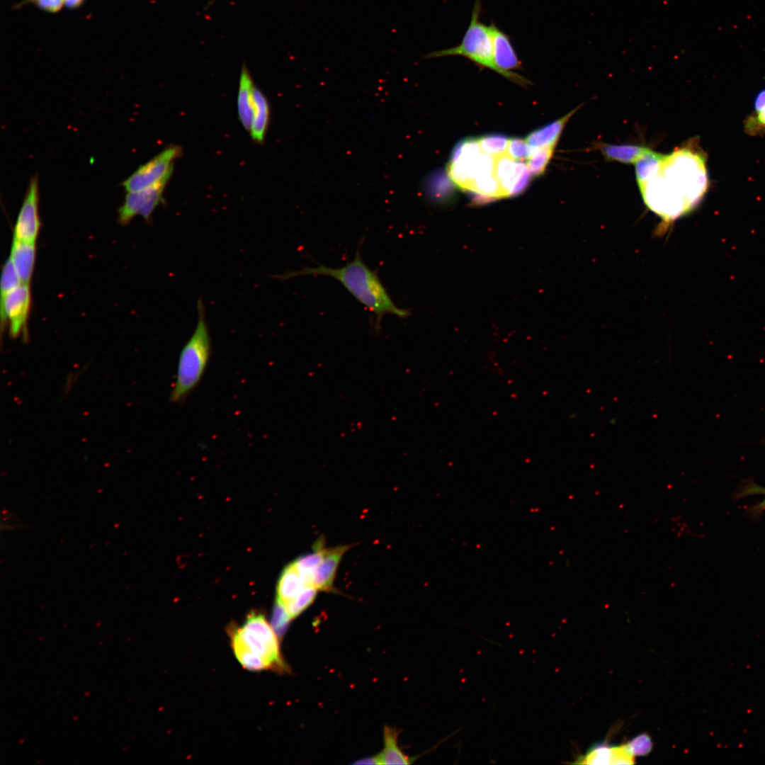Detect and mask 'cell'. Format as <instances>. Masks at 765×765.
<instances>
[{
  "label": "cell",
  "mask_w": 765,
  "mask_h": 765,
  "mask_svg": "<svg viewBox=\"0 0 765 765\" xmlns=\"http://www.w3.org/2000/svg\"><path fill=\"white\" fill-rule=\"evenodd\" d=\"M707 159L689 142L669 154H663L654 174L640 191L647 208L665 222H672L693 209L706 193Z\"/></svg>",
  "instance_id": "1"
},
{
  "label": "cell",
  "mask_w": 765,
  "mask_h": 765,
  "mask_svg": "<svg viewBox=\"0 0 765 765\" xmlns=\"http://www.w3.org/2000/svg\"><path fill=\"white\" fill-rule=\"evenodd\" d=\"M359 243L354 259L340 268H332L322 264L278 275L282 280L302 276H324L338 280L360 303L374 316L373 329L378 334L385 315L392 314L406 318L409 311L399 307L389 295L378 274L362 260Z\"/></svg>",
  "instance_id": "2"
},
{
  "label": "cell",
  "mask_w": 765,
  "mask_h": 765,
  "mask_svg": "<svg viewBox=\"0 0 765 765\" xmlns=\"http://www.w3.org/2000/svg\"><path fill=\"white\" fill-rule=\"evenodd\" d=\"M227 633L233 653L244 669L278 673L288 670L278 633L261 612L251 611L242 625L232 624Z\"/></svg>",
  "instance_id": "3"
},
{
  "label": "cell",
  "mask_w": 765,
  "mask_h": 765,
  "mask_svg": "<svg viewBox=\"0 0 765 765\" xmlns=\"http://www.w3.org/2000/svg\"><path fill=\"white\" fill-rule=\"evenodd\" d=\"M197 309L196 326L178 356L175 380L169 395V401L174 404L183 403L196 390L211 357V336L201 299L198 301Z\"/></svg>",
  "instance_id": "4"
},
{
  "label": "cell",
  "mask_w": 765,
  "mask_h": 765,
  "mask_svg": "<svg viewBox=\"0 0 765 765\" xmlns=\"http://www.w3.org/2000/svg\"><path fill=\"white\" fill-rule=\"evenodd\" d=\"M481 10L482 0H475L470 24L459 45L429 52L424 58L447 56L464 57L482 67L489 68L515 83L521 85L528 84L530 82L526 78L512 72L502 71L496 65L493 55L490 28L489 26L480 21Z\"/></svg>",
  "instance_id": "5"
},
{
  "label": "cell",
  "mask_w": 765,
  "mask_h": 765,
  "mask_svg": "<svg viewBox=\"0 0 765 765\" xmlns=\"http://www.w3.org/2000/svg\"><path fill=\"white\" fill-rule=\"evenodd\" d=\"M494 157L482 152L477 138L465 139L454 147L447 171L455 184L469 192L475 179L494 174Z\"/></svg>",
  "instance_id": "6"
},
{
  "label": "cell",
  "mask_w": 765,
  "mask_h": 765,
  "mask_svg": "<svg viewBox=\"0 0 765 765\" xmlns=\"http://www.w3.org/2000/svg\"><path fill=\"white\" fill-rule=\"evenodd\" d=\"M181 154V148L178 146L164 149L123 182L126 192L140 191L169 180L173 171L174 162Z\"/></svg>",
  "instance_id": "7"
},
{
  "label": "cell",
  "mask_w": 765,
  "mask_h": 765,
  "mask_svg": "<svg viewBox=\"0 0 765 765\" xmlns=\"http://www.w3.org/2000/svg\"><path fill=\"white\" fill-rule=\"evenodd\" d=\"M30 305L29 284L21 283L9 292L4 300L0 302L1 330L7 324L11 338L26 336Z\"/></svg>",
  "instance_id": "8"
},
{
  "label": "cell",
  "mask_w": 765,
  "mask_h": 765,
  "mask_svg": "<svg viewBox=\"0 0 765 765\" xmlns=\"http://www.w3.org/2000/svg\"><path fill=\"white\" fill-rule=\"evenodd\" d=\"M168 181L140 191L127 192L124 203L118 209L119 222L123 225H127L137 215L149 220L154 210L163 200V192Z\"/></svg>",
  "instance_id": "9"
},
{
  "label": "cell",
  "mask_w": 765,
  "mask_h": 765,
  "mask_svg": "<svg viewBox=\"0 0 765 765\" xmlns=\"http://www.w3.org/2000/svg\"><path fill=\"white\" fill-rule=\"evenodd\" d=\"M38 203V179L34 176L30 180L14 226L13 239L35 244L40 229Z\"/></svg>",
  "instance_id": "10"
},
{
  "label": "cell",
  "mask_w": 765,
  "mask_h": 765,
  "mask_svg": "<svg viewBox=\"0 0 765 765\" xmlns=\"http://www.w3.org/2000/svg\"><path fill=\"white\" fill-rule=\"evenodd\" d=\"M494 174L499 183L503 198L523 192L531 177L524 163L516 162L506 153L494 157Z\"/></svg>",
  "instance_id": "11"
},
{
  "label": "cell",
  "mask_w": 765,
  "mask_h": 765,
  "mask_svg": "<svg viewBox=\"0 0 765 765\" xmlns=\"http://www.w3.org/2000/svg\"><path fill=\"white\" fill-rule=\"evenodd\" d=\"M633 754L626 744L610 746L598 744L589 748L585 755L576 759L574 764H633Z\"/></svg>",
  "instance_id": "12"
},
{
  "label": "cell",
  "mask_w": 765,
  "mask_h": 765,
  "mask_svg": "<svg viewBox=\"0 0 765 765\" xmlns=\"http://www.w3.org/2000/svg\"><path fill=\"white\" fill-rule=\"evenodd\" d=\"M348 545H340L325 548L323 559L312 577V586L318 591H330L336 573L343 555L349 548Z\"/></svg>",
  "instance_id": "13"
},
{
  "label": "cell",
  "mask_w": 765,
  "mask_h": 765,
  "mask_svg": "<svg viewBox=\"0 0 765 765\" xmlns=\"http://www.w3.org/2000/svg\"><path fill=\"white\" fill-rule=\"evenodd\" d=\"M493 55L496 65L502 71L518 69L521 67L516 52L513 47L509 36L499 28L494 23L489 25Z\"/></svg>",
  "instance_id": "14"
},
{
  "label": "cell",
  "mask_w": 765,
  "mask_h": 765,
  "mask_svg": "<svg viewBox=\"0 0 765 765\" xmlns=\"http://www.w3.org/2000/svg\"><path fill=\"white\" fill-rule=\"evenodd\" d=\"M36 256L35 243L13 239L9 259L21 283L29 284Z\"/></svg>",
  "instance_id": "15"
},
{
  "label": "cell",
  "mask_w": 765,
  "mask_h": 765,
  "mask_svg": "<svg viewBox=\"0 0 765 765\" xmlns=\"http://www.w3.org/2000/svg\"><path fill=\"white\" fill-rule=\"evenodd\" d=\"M254 86L251 76L246 65L244 64L239 78L237 110L239 120L244 128L249 132L254 113L253 89Z\"/></svg>",
  "instance_id": "16"
},
{
  "label": "cell",
  "mask_w": 765,
  "mask_h": 765,
  "mask_svg": "<svg viewBox=\"0 0 765 765\" xmlns=\"http://www.w3.org/2000/svg\"><path fill=\"white\" fill-rule=\"evenodd\" d=\"M305 586V580L292 563L281 573L277 585L276 604L284 606L295 597Z\"/></svg>",
  "instance_id": "17"
},
{
  "label": "cell",
  "mask_w": 765,
  "mask_h": 765,
  "mask_svg": "<svg viewBox=\"0 0 765 765\" xmlns=\"http://www.w3.org/2000/svg\"><path fill=\"white\" fill-rule=\"evenodd\" d=\"M578 108L579 107L574 108L558 120L531 132L526 138L527 144L531 148L543 146L556 147L566 123Z\"/></svg>",
  "instance_id": "18"
},
{
  "label": "cell",
  "mask_w": 765,
  "mask_h": 765,
  "mask_svg": "<svg viewBox=\"0 0 765 765\" xmlns=\"http://www.w3.org/2000/svg\"><path fill=\"white\" fill-rule=\"evenodd\" d=\"M254 113L250 130L252 139L256 142L264 140L269 123L270 108L263 92L254 86L253 89Z\"/></svg>",
  "instance_id": "19"
},
{
  "label": "cell",
  "mask_w": 765,
  "mask_h": 765,
  "mask_svg": "<svg viewBox=\"0 0 765 765\" xmlns=\"http://www.w3.org/2000/svg\"><path fill=\"white\" fill-rule=\"evenodd\" d=\"M606 160L623 164H635L650 148L637 144L599 143L597 147Z\"/></svg>",
  "instance_id": "20"
},
{
  "label": "cell",
  "mask_w": 765,
  "mask_h": 765,
  "mask_svg": "<svg viewBox=\"0 0 765 765\" xmlns=\"http://www.w3.org/2000/svg\"><path fill=\"white\" fill-rule=\"evenodd\" d=\"M384 747L377 755L379 764H409L410 759L400 748L397 732L392 727L385 726L383 732Z\"/></svg>",
  "instance_id": "21"
},
{
  "label": "cell",
  "mask_w": 765,
  "mask_h": 765,
  "mask_svg": "<svg viewBox=\"0 0 765 765\" xmlns=\"http://www.w3.org/2000/svg\"><path fill=\"white\" fill-rule=\"evenodd\" d=\"M324 551L323 543L319 540L312 552L299 557L291 562L307 586H312L313 575L323 559Z\"/></svg>",
  "instance_id": "22"
},
{
  "label": "cell",
  "mask_w": 765,
  "mask_h": 765,
  "mask_svg": "<svg viewBox=\"0 0 765 765\" xmlns=\"http://www.w3.org/2000/svg\"><path fill=\"white\" fill-rule=\"evenodd\" d=\"M663 154L649 149L635 163L636 180L641 188L657 171Z\"/></svg>",
  "instance_id": "23"
},
{
  "label": "cell",
  "mask_w": 765,
  "mask_h": 765,
  "mask_svg": "<svg viewBox=\"0 0 765 765\" xmlns=\"http://www.w3.org/2000/svg\"><path fill=\"white\" fill-rule=\"evenodd\" d=\"M555 147L543 146L531 148V154L527 159L526 166L533 177L542 175L549 164Z\"/></svg>",
  "instance_id": "24"
},
{
  "label": "cell",
  "mask_w": 765,
  "mask_h": 765,
  "mask_svg": "<svg viewBox=\"0 0 765 765\" xmlns=\"http://www.w3.org/2000/svg\"><path fill=\"white\" fill-rule=\"evenodd\" d=\"M317 591L318 590L312 586H305L290 602L284 606H280L285 611L290 618L293 620L313 603Z\"/></svg>",
  "instance_id": "25"
},
{
  "label": "cell",
  "mask_w": 765,
  "mask_h": 765,
  "mask_svg": "<svg viewBox=\"0 0 765 765\" xmlns=\"http://www.w3.org/2000/svg\"><path fill=\"white\" fill-rule=\"evenodd\" d=\"M754 106V113L744 125V130L749 135H757L765 130V89L756 95Z\"/></svg>",
  "instance_id": "26"
},
{
  "label": "cell",
  "mask_w": 765,
  "mask_h": 765,
  "mask_svg": "<svg viewBox=\"0 0 765 765\" xmlns=\"http://www.w3.org/2000/svg\"><path fill=\"white\" fill-rule=\"evenodd\" d=\"M509 139L502 135H487L477 138L482 152L496 157L506 153Z\"/></svg>",
  "instance_id": "27"
},
{
  "label": "cell",
  "mask_w": 765,
  "mask_h": 765,
  "mask_svg": "<svg viewBox=\"0 0 765 765\" xmlns=\"http://www.w3.org/2000/svg\"><path fill=\"white\" fill-rule=\"evenodd\" d=\"M531 148L527 144L526 140L519 137L509 139L506 153L514 160L527 159L531 154Z\"/></svg>",
  "instance_id": "28"
},
{
  "label": "cell",
  "mask_w": 765,
  "mask_h": 765,
  "mask_svg": "<svg viewBox=\"0 0 765 765\" xmlns=\"http://www.w3.org/2000/svg\"><path fill=\"white\" fill-rule=\"evenodd\" d=\"M626 744L633 756H645L652 749V739L646 733L634 737Z\"/></svg>",
  "instance_id": "29"
},
{
  "label": "cell",
  "mask_w": 765,
  "mask_h": 765,
  "mask_svg": "<svg viewBox=\"0 0 765 765\" xmlns=\"http://www.w3.org/2000/svg\"><path fill=\"white\" fill-rule=\"evenodd\" d=\"M751 494H760L764 496L763 499L754 507V511L756 512L762 511L765 509V487L751 484L744 488L740 493L741 497L749 496Z\"/></svg>",
  "instance_id": "30"
},
{
  "label": "cell",
  "mask_w": 765,
  "mask_h": 765,
  "mask_svg": "<svg viewBox=\"0 0 765 765\" xmlns=\"http://www.w3.org/2000/svg\"><path fill=\"white\" fill-rule=\"evenodd\" d=\"M31 4L44 11L57 13L64 5V0H33Z\"/></svg>",
  "instance_id": "31"
},
{
  "label": "cell",
  "mask_w": 765,
  "mask_h": 765,
  "mask_svg": "<svg viewBox=\"0 0 765 765\" xmlns=\"http://www.w3.org/2000/svg\"><path fill=\"white\" fill-rule=\"evenodd\" d=\"M85 0H64V6L69 8H79Z\"/></svg>",
  "instance_id": "32"
},
{
  "label": "cell",
  "mask_w": 765,
  "mask_h": 765,
  "mask_svg": "<svg viewBox=\"0 0 765 765\" xmlns=\"http://www.w3.org/2000/svg\"><path fill=\"white\" fill-rule=\"evenodd\" d=\"M356 764H379V761H378V757H377V755H376L375 756H373V757H368V758H365V759H360V761H356Z\"/></svg>",
  "instance_id": "33"
},
{
  "label": "cell",
  "mask_w": 765,
  "mask_h": 765,
  "mask_svg": "<svg viewBox=\"0 0 765 765\" xmlns=\"http://www.w3.org/2000/svg\"><path fill=\"white\" fill-rule=\"evenodd\" d=\"M32 1L33 0H22L18 5H16V7L18 8L23 6H26V4H31Z\"/></svg>",
  "instance_id": "34"
}]
</instances>
